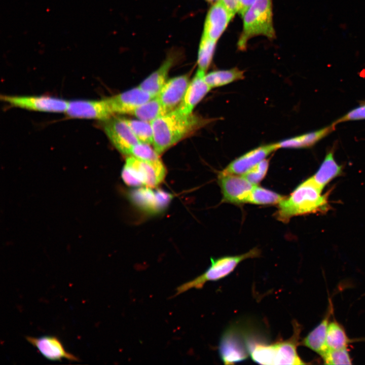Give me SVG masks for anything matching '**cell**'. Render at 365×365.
<instances>
[{
    "instance_id": "cell-1",
    "label": "cell",
    "mask_w": 365,
    "mask_h": 365,
    "mask_svg": "<svg viewBox=\"0 0 365 365\" xmlns=\"http://www.w3.org/2000/svg\"><path fill=\"white\" fill-rule=\"evenodd\" d=\"M192 113L186 114L176 108L151 122L153 146L160 155L183 138L210 123Z\"/></svg>"
},
{
    "instance_id": "cell-2",
    "label": "cell",
    "mask_w": 365,
    "mask_h": 365,
    "mask_svg": "<svg viewBox=\"0 0 365 365\" xmlns=\"http://www.w3.org/2000/svg\"><path fill=\"white\" fill-rule=\"evenodd\" d=\"M309 177L300 184L287 198L279 204L275 213L277 219L287 223L293 217L310 213H324L330 208L328 196Z\"/></svg>"
},
{
    "instance_id": "cell-3",
    "label": "cell",
    "mask_w": 365,
    "mask_h": 365,
    "mask_svg": "<svg viewBox=\"0 0 365 365\" xmlns=\"http://www.w3.org/2000/svg\"><path fill=\"white\" fill-rule=\"evenodd\" d=\"M293 334L287 340L271 344L251 341L247 340V345L252 360L257 363L265 365L306 364L297 351L300 345L302 326L297 321H293Z\"/></svg>"
},
{
    "instance_id": "cell-4",
    "label": "cell",
    "mask_w": 365,
    "mask_h": 365,
    "mask_svg": "<svg viewBox=\"0 0 365 365\" xmlns=\"http://www.w3.org/2000/svg\"><path fill=\"white\" fill-rule=\"evenodd\" d=\"M243 18V30L237 43L240 50H245L248 41L254 36L264 35L270 40L275 38L272 0H257Z\"/></svg>"
},
{
    "instance_id": "cell-5",
    "label": "cell",
    "mask_w": 365,
    "mask_h": 365,
    "mask_svg": "<svg viewBox=\"0 0 365 365\" xmlns=\"http://www.w3.org/2000/svg\"><path fill=\"white\" fill-rule=\"evenodd\" d=\"M166 169L160 159L142 160L128 156L122 171V178L131 187L155 188L164 179Z\"/></svg>"
},
{
    "instance_id": "cell-6",
    "label": "cell",
    "mask_w": 365,
    "mask_h": 365,
    "mask_svg": "<svg viewBox=\"0 0 365 365\" xmlns=\"http://www.w3.org/2000/svg\"><path fill=\"white\" fill-rule=\"evenodd\" d=\"M260 254V250L254 248L241 254L211 258V264L208 269L192 280L179 286L176 288L175 296L192 288H201L207 282L222 279L233 272L241 262L248 259L257 258Z\"/></svg>"
},
{
    "instance_id": "cell-7",
    "label": "cell",
    "mask_w": 365,
    "mask_h": 365,
    "mask_svg": "<svg viewBox=\"0 0 365 365\" xmlns=\"http://www.w3.org/2000/svg\"><path fill=\"white\" fill-rule=\"evenodd\" d=\"M218 353L225 364H234L243 361L249 355L247 339H244L238 328L231 326L221 336Z\"/></svg>"
},
{
    "instance_id": "cell-8",
    "label": "cell",
    "mask_w": 365,
    "mask_h": 365,
    "mask_svg": "<svg viewBox=\"0 0 365 365\" xmlns=\"http://www.w3.org/2000/svg\"><path fill=\"white\" fill-rule=\"evenodd\" d=\"M218 179L223 201L235 204L248 203L251 192L257 185L240 175L220 173Z\"/></svg>"
},
{
    "instance_id": "cell-9",
    "label": "cell",
    "mask_w": 365,
    "mask_h": 365,
    "mask_svg": "<svg viewBox=\"0 0 365 365\" xmlns=\"http://www.w3.org/2000/svg\"><path fill=\"white\" fill-rule=\"evenodd\" d=\"M1 99L14 106L52 113H65L68 102L59 98L46 96L3 95Z\"/></svg>"
},
{
    "instance_id": "cell-10",
    "label": "cell",
    "mask_w": 365,
    "mask_h": 365,
    "mask_svg": "<svg viewBox=\"0 0 365 365\" xmlns=\"http://www.w3.org/2000/svg\"><path fill=\"white\" fill-rule=\"evenodd\" d=\"M105 121L103 129L111 142L121 153L130 156L132 148L139 141L123 118L112 117Z\"/></svg>"
},
{
    "instance_id": "cell-11",
    "label": "cell",
    "mask_w": 365,
    "mask_h": 365,
    "mask_svg": "<svg viewBox=\"0 0 365 365\" xmlns=\"http://www.w3.org/2000/svg\"><path fill=\"white\" fill-rule=\"evenodd\" d=\"M65 113L71 118L104 121L114 115L106 99L100 100H75L68 101Z\"/></svg>"
},
{
    "instance_id": "cell-12",
    "label": "cell",
    "mask_w": 365,
    "mask_h": 365,
    "mask_svg": "<svg viewBox=\"0 0 365 365\" xmlns=\"http://www.w3.org/2000/svg\"><path fill=\"white\" fill-rule=\"evenodd\" d=\"M278 149L277 142L258 147L233 160L221 173L242 175Z\"/></svg>"
},
{
    "instance_id": "cell-13",
    "label": "cell",
    "mask_w": 365,
    "mask_h": 365,
    "mask_svg": "<svg viewBox=\"0 0 365 365\" xmlns=\"http://www.w3.org/2000/svg\"><path fill=\"white\" fill-rule=\"evenodd\" d=\"M153 97L138 86L106 98V100L114 115H131L137 107Z\"/></svg>"
},
{
    "instance_id": "cell-14",
    "label": "cell",
    "mask_w": 365,
    "mask_h": 365,
    "mask_svg": "<svg viewBox=\"0 0 365 365\" xmlns=\"http://www.w3.org/2000/svg\"><path fill=\"white\" fill-rule=\"evenodd\" d=\"M233 17L221 0L216 1L207 13L202 35L217 42Z\"/></svg>"
},
{
    "instance_id": "cell-15",
    "label": "cell",
    "mask_w": 365,
    "mask_h": 365,
    "mask_svg": "<svg viewBox=\"0 0 365 365\" xmlns=\"http://www.w3.org/2000/svg\"><path fill=\"white\" fill-rule=\"evenodd\" d=\"M190 82L187 75L167 80L157 95L166 113L176 109L180 104Z\"/></svg>"
},
{
    "instance_id": "cell-16",
    "label": "cell",
    "mask_w": 365,
    "mask_h": 365,
    "mask_svg": "<svg viewBox=\"0 0 365 365\" xmlns=\"http://www.w3.org/2000/svg\"><path fill=\"white\" fill-rule=\"evenodd\" d=\"M205 72L197 70L177 109L186 114L192 113L194 107L210 91L212 88L205 81Z\"/></svg>"
},
{
    "instance_id": "cell-17",
    "label": "cell",
    "mask_w": 365,
    "mask_h": 365,
    "mask_svg": "<svg viewBox=\"0 0 365 365\" xmlns=\"http://www.w3.org/2000/svg\"><path fill=\"white\" fill-rule=\"evenodd\" d=\"M26 339L49 360H61L65 358L71 361L79 360L78 357L65 350L60 341L55 336H44L39 338L28 336Z\"/></svg>"
},
{
    "instance_id": "cell-18",
    "label": "cell",
    "mask_w": 365,
    "mask_h": 365,
    "mask_svg": "<svg viewBox=\"0 0 365 365\" xmlns=\"http://www.w3.org/2000/svg\"><path fill=\"white\" fill-rule=\"evenodd\" d=\"M152 189L139 187L132 194V199L142 209L149 212H158L166 206L171 196L162 191H154Z\"/></svg>"
},
{
    "instance_id": "cell-19",
    "label": "cell",
    "mask_w": 365,
    "mask_h": 365,
    "mask_svg": "<svg viewBox=\"0 0 365 365\" xmlns=\"http://www.w3.org/2000/svg\"><path fill=\"white\" fill-rule=\"evenodd\" d=\"M333 309V304L330 301L327 311L321 321L300 342V345L308 348L321 357L327 349L326 334Z\"/></svg>"
},
{
    "instance_id": "cell-20",
    "label": "cell",
    "mask_w": 365,
    "mask_h": 365,
    "mask_svg": "<svg viewBox=\"0 0 365 365\" xmlns=\"http://www.w3.org/2000/svg\"><path fill=\"white\" fill-rule=\"evenodd\" d=\"M176 57L175 53H170L161 66L144 79L139 87L153 97L157 96L167 81L168 73Z\"/></svg>"
},
{
    "instance_id": "cell-21",
    "label": "cell",
    "mask_w": 365,
    "mask_h": 365,
    "mask_svg": "<svg viewBox=\"0 0 365 365\" xmlns=\"http://www.w3.org/2000/svg\"><path fill=\"white\" fill-rule=\"evenodd\" d=\"M335 125L334 123L317 131L283 139L277 142V147L278 149H298L311 147L331 132L334 129Z\"/></svg>"
},
{
    "instance_id": "cell-22",
    "label": "cell",
    "mask_w": 365,
    "mask_h": 365,
    "mask_svg": "<svg viewBox=\"0 0 365 365\" xmlns=\"http://www.w3.org/2000/svg\"><path fill=\"white\" fill-rule=\"evenodd\" d=\"M342 167L336 161L333 152H329L315 174L311 176L322 190L333 179L340 176Z\"/></svg>"
},
{
    "instance_id": "cell-23",
    "label": "cell",
    "mask_w": 365,
    "mask_h": 365,
    "mask_svg": "<svg viewBox=\"0 0 365 365\" xmlns=\"http://www.w3.org/2000/svg\"><path fill=\"white\" fill-rule=\"evenodd\" d=\"M244 71L237 67L230 69L217 70L205 74L204 79L211 88L226 85L244 79Z\"/></svg>"
},
{
    "instance_id": "cell-24",
    "label": "cell",
    "mask_w": 365,
    "mask_h": 365,
    "mask_svg": "<svg viewBox=\"0 0 365 365\" xmlns=\"http://www.w3.org/2000/svg\"><path fill=\"white\" fill-rule=\"evenodd\" d=\"M347 336L343 326L336 320L330 321L328 326L326 344L328 349H340L347 348L353 342Z\"/></svg>"
},
{
    "instance_id": "cell-25",
    "label": "cell",
    "mask_w": 365,
    "mask_h": 365,
    "mask_svg": "<svg viewBox=\"0 0 365 365\" xmlns=\"http://www.w3.org/2000/svg\"><path fill=\"white\" fill-rule=\"evenodd\" d=\"M166 114L158 96H156L137 107L131 115L138 119L151 123Z\"/></svg>"
},
{
    "instance_id": "cell-26",
    "label": "cell",
    "mask_w": 365,
    "mask_h": 365,
    "mask_svg": "<svg viewBox=\"0 0 365 365\" xmlns=\"http://www.w3.org/2000/svg\"><path fill=\"white\" fill-rule=\"evenodd\" d=\"M284 198L276 192L256 185L251 192L248 203L263 205L278 204Z\"/></svg>"
},
{
    "instance_id": "cell-27",
    "label": "cell",
    "mask_w": 365,
    "mask_h": 365,
    "mask_svg": "<svg viewBox=\"0 0 365 365\" xmlns=\"http://www.w3.org/2000/svg\"><path fill=\"white\" fill-rule=\"evenodd\" d=\"M123 119L140 143L153 144V130L151 123L139 119Z\"/></svg>"
},
{
    "instance_id": "cell-28",
    "label": "cell",
    "mask_w": 365,
    "mask_h": 365,
    "mask_svg": "<svg viewBox=\"0 0 365 365\" xmlns=\"http://www.w3.org/2000/svg\"><path fill=\"white\" fill-rule=\"evenodd\" d=\"M216 42L204 35L202 36L198 53V69L206 72L211 62Z\"/></svg>"
},
{
    "instance_id": "cell-29",
    "label": "cell",
    "mask_w": 365,
    "mask_h": 365,
    "mask_svg": "<svg viewBox=\"0 0 365 365\" xmlns=\"http://www.w3.org/2000/svg\"><path fill=\"white\" fill-rule=\"evenodd\" d=\"M325 364H351L352 359L347 348L327 349L321 356Z\"/></svg>"
},
{
    "instance_id": "cell-30",
    "label": "cell",
    "mask_w": 365,
    "mask_h": 365,
    "mask_svg": "<svg viewBox=\"0 0 365 365\" xmlns=\"http://www.w3.org/2000/svg\"><path fill=\"white\" fill-rule=\"evenodd\" d=\"M269 165V161L265 159L242 175L254 185H258L266 176Z\"/></svg>"
},
{
    "instance_id": "cell-31",
    "label": "cell",
    "mask_w": 365,
    "mask_h": 365,
    "mask_svg": "<svg viewBox=\"0 0 365 365\" xmlns=\"http://www.w3.org/2000/svg\"><path fill=\"white\" fill-rule=\"evenodd\" d=\"M145 160H155L160 159L159 155L149 144L139 143L132 149L131 155Z\"/></svg>"
},
{
    "instance_id": "cell-32",
    "label": "cell",
    "mask_w": 365,
    "mask_h": 365,
    "mask_svg": "<svg viewBox=\"0 0 365 365\" xmlns=\"http://www.w3.org/2000/svg\"><path fill=\"white\" fill-rule=\"evenodd\" d=\"M365 119V104L359 106L339 119L334 124L346 122L348 121H354Z\"/></svg>"
},
{
    "instance_id": "cell-33",
    "label": "cell",
    "mask_w": 365,
    "mask_h": 365,
    "mask_svg": "<svg viewBox=\"0 0 365 365\" xmlns=\"http://www.w3.org/2000/svg\"><path fill=\"white\" fill-rule=\"evenodd\" d=\"M257 0H238V13L243 17Z\"/></svg>"
},
{
    "instance_id": "cell-34",
    "label": "cell",
    "mask_w": 365,
    "mask_h": 365,
    "mask_svg": "<svg viewBox=\"0 0 365 365\" xmlns=\"http://www.w3.org/2000/svg\"><path fill=\"white\" fill-rule=\"evenodd\" d=\"M221 1L233 16L238 13V0H221Z\"/></svg>"
},
{
    "instance_id": "cell-35",
    "label": "cell",
    "mask_w": 365,
    "mask_h": 365,
    "mask_svg": "<svg viewBox=\"0 0 365 365\" xmlns=\"http://www.w3.org/2000/svg\"><path fill=\"white\" fill-rule=\"evenodd\" d=\"M206 1L208 2H216V1H217L218 0H206Z\"/></svg>"
}]
</instances>
